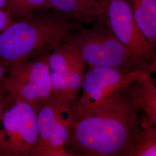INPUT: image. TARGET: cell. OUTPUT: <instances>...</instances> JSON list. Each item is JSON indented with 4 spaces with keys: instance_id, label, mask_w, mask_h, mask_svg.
Segmentation results:
<instances>
[{
    "instance_id": "cell-1",
    "label": "cell",
    "mask_w": 156,
    "mask_h": 156,
    "mask_svg": "<svg viewBox=\"0 0 156 156\" xmlns=\"http://www.w3.org/2000/svg\"><path fill=\"white\" fill-rule=\"evenodd\" d=\"M73 107V126L66 146L71 156H129L142 118L127 90L106 100Z\"/></svg>"
},
{
    "instance_id": "cell-2",
    "label": "cell",
    "mask_w": 156,
    "mask_h": 156,
    "mask_svg": "<svg viewBox=\"0 0 156 156\" xmlns=\"http://www.w3.org/2000/svg\"><path fill=\"white\" fill-rule=\"evenodd\" d=\"M83 24L54 9L34 12L0 33V61L12 64L38 58L68 41Z\"/></svg>"
},
{
    "instance_id": "cell-3",
    "label": "cell",
    "mask_w": 156,
    "mask_h": 156,
    "mask_svg": "<svg viewBox=\"0 0 156 156\" xmlns=\"http://www.w3.org/2000/svg\"><path fill=\"white\" fill-rule=\"evenodd\" d=\"M69 40L78 46L89 67L156 71V62L149 64L138 60L117 39L106 22L98 21L89 28H80L71 35Z\"/></svg>"
},
{
    "instance_id": "cell-4",
    "label": "cell",
    "mask_w": 156,
    "mask_h": 156,
    "mask_svg": "<svg viewBox=\"0 0 156 156\" xmlns=\"http://www.w3.org/2000/svg\"><path fill=\"white\" fill-rule=\"evenodd\" d=\"M50 53L15 62L10 66L2 89L14 102H27L34 107L51 95L48 64Z\"/></svg>"
},
{
    "instance_id": "cell-5",
    "label": "cell",
    "mask_w": 156,
    "mask_h": 156,
    "mask_svg": "<svg viewBox=\"0 0 156 156\" xmlns=\"http://www.w3.org/2000/svg\"><path fill=\"white\" fill-rule=\"evenodd\" d=\"M34 108L37 115L38 143L32 156H49L56 148L66 147L74 123L73 103L52 93Z\"/></svg>"
},
{
    "instance_id": "cell-6",
    "label": "cell",
    "mask_w": 156,
    "mask_h": 156,
    "mask_svg": "<svg viewBox=\"0 0 156 156\" xmlns=\"http://www.w3.org/2000/svg\"><path fill=\"white\" fill-rule=\"evenodd\" d=\"M38 143L34 107L14 102L0 116V156H32Z\"/></svg>"
},
{
    "instance_id": "cell-7",
    "label": "cell",
    "mask_w": 156,
    "mask_h": 156,
    "mask_svg": "<svg viewBox=\"0 0 156 156\" xmlns=\"http://www.w3.org/2000/svg\"><path fill=\"white\" fill-rule=\"evenodd\" d=\"M52 93L74 103L80 94L87 65L78 46L68 40L50 52L48 60Z\"/></svg>"
},
{
    "instance_id": "cell-8",
    "label": "cell",
    "mask_w": 156,
    "mask_h": 156,
    "mask_svg": "<svg viewBox=\"0 0 156 156\" xmlns=\"http://www.w3.org/2000/svg\"><path fill=\"white\" fill-rule=\"evenodd\" d=\"M108 24L112 32L138 60L151 64L156 62L154 47L142 33L128 0H102Z\"/></svg>"
},
{
    "instance_id": "cell-9",
    "label": "cell",
    "mask_w": 156,
    "mask_h": 156,
    "mask_svg": "<svg viewBox=\"0 0 156 156\" xmlns=\"http://www.w3.org/2000/svg\"><path fill=\"white\" fill-rule=\"evenodd\" d=\"M118 68L89 67L77 100L73 106L94 104L108 100L127 89L140 73Z\"/></svg>"
},
{
    "instance_id": "cell-10",
    "label": "cell",
    "mask_w": 156,
    "mask_h": 156,
    "mask_svg": "<svg viewBox=\"0 0 156 156\" xmlns=\"http://www.w3.org/2000/svg\"><path fill=\"white\" fill-rule=\"evenodd\" d=\"M151 73H140L127 89L131 100L143 113L141 127L156 126V87Z\"/></svg>"
},
{
    "instance_id": "cell-11",
    "label": "cell",
    "mask_w": 156,
    "mask_h": 156,
    "mask_svg": "<svg viewBox=\"0 0 156 156\" xmlns=\"http://www.w3.org/2000/svg\"><path fill=\"white\" fill-rule=\"evenodd\" d=\"M53 9L82 24L108 23L102 0H49Z\"/></svg>"
},
{
    "instance_id": "cell-12",
    "label": "cell",
    "mask_w": 156,
    "mask_h": 156,
    "mask_svg": "<svg viewBox=\"0 0 156 156\" xmlns=\"http://www.w3.org/2000/svg\"><path fill=\"white\" fill-rule=\"evenodd\" d=\"M135 20L146 38L156 46V0H128Z\"/></svg>"
},
{
    "instance_id": "cell-13",
    "label": "cell",
    "mask_w": 156,
    "mask_h": 156,
    "mask_svg": "<svg viewBox=\"0 0 156 156\" xmlns=\"http://www.w3.org/2000/svg\"><path fill=\"white\" fill-rule=\"evenodd\" d=\"M53 9L49 0H6L4 11L13 21L34 12Z\"/></svg>"
},
{
    "instance_id": "cell-14",
    "label": "cell",
    "mask_w": 156,
    "mask_h": 156,
    "mask_svg": "<svg viewBox=\"0 0 156 156\" xmlns=\"http://www.w3.org/2000/svg\"><path fill=\"white\" fill-rule=\"evenodd\" d=\"M156 156V126L141 127L129 156Z\"/></svg>"
},
{
    "instance_id": "cell-15",
    "label": "cell",
    "mask_w": 156,
    "mask_h": 156,
    "mask_svg": "<svg viewBox=\"0 0 156 156\" xmlns=\"http://www.w3.org/2000/svg\"><path fill=\"white\" fill-rule=\"evenodd\" d=\"M14 101L5 92L0 93V116Z\"/></svg>"
},
{
    "instance_id": "cell-16",
    "label": "cell",
    "mask_w": 156,
    "mask_h": 156,
    "mask_svg": "<svg viewBox=\"0 0 156 156\" xmlns=\"http://www.w3.org/2000/svg\"><path fill=\"white\" fill-rule=\"evenodd\" d=\"M13 20L6 12L3 9H0V33L9 26Z\"/></svg>"
},
{
    "instance_id": "cell-17",
    "label": "cell",
    "mask_w": 156,
    "mask_h": 156,
    "mask_svg": "<svg viewBox=\"0 0 156 156\" xmlns=\"http://www.w3.org/2000/svg\"><path fill=\"white\" fill-rule=\"evenodd\" d=\"M11 64V63L0 61V93L4 92L2 89L4 80L5 76L6 73L8 72L9 68Z\"/></svg>"
},
{
    "instance_id": "cell-18",
    "label": "cell",
    "mask_w": 156,
    "mask_h": 156,
    "mask_svg": "<svg viewBox=\"0 0 156 156\" xmlns=\"http://www.w3.org/2000/svg\"><path fill=\"white\" fill-rule=\"evenodd\" d=\"M6 0H0V9H4Z\"/></svg>"
}]
</instances>
